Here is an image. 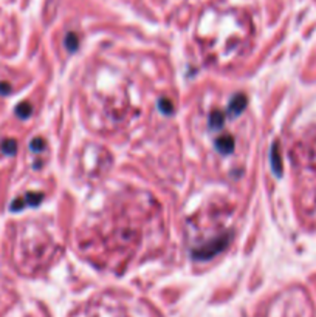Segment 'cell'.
Segmentation results:
<instances>
[{"label": "cell", "instance_id": "cell-1", "mask_svg": "<svg viewBox=\"0 0 316 317\" xmlns=\"http://www.w3.org/2000/svg\"><path fill=\"white\" fill-rule=\"evenodd\" d=\"M42 198H44V195L42 194H28L26 197L23 198H17V200H14L12 203H11V211H20L25 208V205H30V206H37Z\"/></svg>", "mask_w": 316, "mask_h": 317}, {"label": "cell", "instance_id": "cell-2", "mask_svg": "<svg viewBox=\"0 0 316 317\" xmlns=\"http://www.w3.org/2000/svg\"><path fill=\"white\" fill-rule=\"evenodd\" d=\"M215 147L222 153H231L234 149V138L231 135H223L220 138L215 139Z\"/></svg>", "mask_w": 316, "mask_h": 317}, {"label": "cell", "instance_id": "cell-3", "mask_svg": "<svg viewBox=\"0 0 316 317\" xmlns=\"http://www.w3.org/2000/svg\"><path fill=\"white\" fill-rule=\"evenodd\" d=\"M245 106H247V98L243 95H236L231 103H229V114L237 116V114H240L243 111Z\"/></svg>", "mask_w": 316, "mask_h": 317}, {"label": "cell", "instance_id": "cell-4", "mask_svg": "<svg viewBox=\"0 0 316 317\" xmlns=\"http://www.w3.org/2000/svg\"><path fill=\"white\" fill-rule=\"evenodd\" d=\"M225 121V113L223 111H212L211 116H209V127L212 130H219L223 125Z\"/></svg>", "mask_w": 316, "mask_h": 317}, {"label": "cell", "instance_id": "cell-5", "mask_svg": "<svg viewBox=\"0 0 316 317\" xmlns=\"http://www.w3.org/2000/svg\"><path fill=\"white\" fill-rule=\"evenodd\" d=\"M16 113H17L19 118L25 119V118H28L31 114V106L28 104V103H22V104H19L16 107Z\"/></svg>", "mask_w": 316, "mask_h": 317}, {"label": "cell", "instance_id": "cell-6", "mask_svg": "<svg viewBox=\"0 0 316 317\" xmlns=\"http://www.w3.org/2000/svg\"><path fill=\"white\" fill-rule=\"evenodd\" d=\"M2 150L6 153V155H14L17 150V142L14 139H6L2 142Z\"/></svg>", "mask_w": 316, "mask_h": 317}, {"label": "cell", "instance_id": "cell-7", "mask_svg": "<svg viewBox=\"0 0 316 317\" xmlns=\"http://www.w3.org/2000/svg\"><path fill=\"white\" fill-rule=\"evenodd\" d=\"M65 45H67V48L68 50H71V51H75L76 48H78V37H76V34H67V37H65Z\"/></svg>", "mask_w": 316, "mask_h": 317}, {"label": "cell", "instance_id": "cell-8", "mask_svg": "<svg viewBox=\"0 0 316 317\" xmlns=\"http://www.w3.org/2000/svg\"><path fill=\"white\" fill-rule=\"evenodd\" d=\"M30 147H31V150H36V152H39V150H42V149H44V141H42L40 138H36L34 141H31Z\"/></svg>", "mask_w": 316, "mask_h": 317}, {"label": "cell", "instance_id": "cell-9", "mask_svg": "<svg viewBox=\"0 0 316 317\" xmlns=\"http://www.w3.org/2000/svg\"><path fill=\"white\" fill-rule=\"evenodd\" d=\"M9 85L6 84V82H0V93L2 95H8L9 93Z\"/></svg>", "mask_w": 316, "mask_h": 317}]
</instances>
